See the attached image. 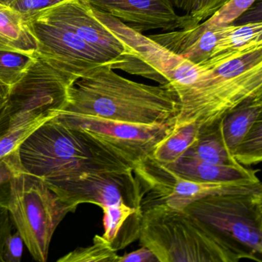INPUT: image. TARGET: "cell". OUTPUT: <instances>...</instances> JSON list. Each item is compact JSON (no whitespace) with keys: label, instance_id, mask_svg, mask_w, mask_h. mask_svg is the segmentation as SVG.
<instances>
[{"label":"cell","instance_id":"cell-1","mask_svg":"<svg viewBox=\"0 0 262 262\" xmlns=\"http://www.w3.org/2000/svg\"><path fill=\"white\" fill-rule=\"evenodd\" d=\"M180 102L170 83L149 86L131 81L112 65L86 71L71 87L63 110L134 124H165L177 120Z\"/></svg>","mask_w":262,"mask_h":262},{"label":"cell","instance_id":"cell-2","mask_svg":"<svg viewBox=\"0 0 262 262\" xmlns=\"http://www.w3.org/2000/svg\"><path fill=\"white\" fill-rule=\"evenodd\" d=\"M18 154L24 170L49 188L84 174L134 170L132 163L92 134L55 117L29 135Z\"/></svg>","mask_w":262,"mask_h":262},{"label":"cell","instance_id":"cell-3","mask_svg":"<svg viewBox=\"0 0 262 262\" xmlns=\"http://www.w3.org/2000/svg\"><path fill=\"white\" fill-rule=\"evenodd\" d=\"M256 192L210 195L185 209L203 223L231 262L262 261V225L255 206Z\"/></svg>","mask_w":262,"mask_h":262},{"label":"cell","instance_id":"cell-4","mask_svg":"<svg viewBox=\"0 0 262 262\" xmlns=\"http://www.w3.org/2000/svg\"><path fill=\"white\" fill-rule=\"evenodd\" d=\"M139 241L159 262H231L200 220L163 205L143 211Z\"/></svg>","mask_w":262,"mask_h":262},{"label":"cell","instance_id":"cell-5","mask_svg":"<svg viewBox=\"0 0 262 262\" xmlns=\"http://www.w3.org/2000/svg\"><path fill=\"white\" fill-rule=\"evenodd\" d=\"M9 216L35 261L46 262L57 227L73 208L60 199L44 181L26 171L9 182Z\"/></svg>","mask_w":262,"mask_h":262},{"label":"cell","instance_id":"cell-6","mask_svg":"<svg viewBox=\"0 0 262 262\" xmlns=\"http://www.w3.org/2000/svg\"><path fill=\"white\" fill-rule=\"evenodd\" d=\"M36 56L24 76L10 87L0 118V135L41 117H55L69 103L71 87L79 76Z\"/></svg>","mask_w":262,"mask_h":262},{"label":"cell","instance_id":"cell-7","mask_svg":"<svg viewBox=\"0 0 262 262\" xmlns=\"http://www.w3.org/2000/svg\"><path fill=\"white\" fill-rule=\"evenodd\" d=\"M92 9L95 16L132 50V59L124 65L121 70L154 80L161 85L170 83L177 93L209 76L211 69L206 65L195 64L118 18L93 6Z\"/></svg>","mask_w":262,"mask_h":262},{"label":"cell","instance_id":"cell-8","mask_svg":"<svg viewBox=\"0 0 262 262\" xmlns=\"http://www.w3.org/2000/svg\"><path fill=\"white\" fill-rule=\"evenodd\" d=\"M134 173L143 191L142 210L152 206H167L185 210L194 201L210 195L246 193L262 189V183H206L183 178L152 156L140 160Z\"/></svg>","mask_w":262,"mask_h":262},{"label":"cell","instance_id":"cell-9","mask_svg":"<svg viewBox=\"0 0 262 262\" xmlns=\"http://www.w3.org/2000/svg\"><path fill=\"white\" fill-rule=\"evenodd\" d=\"M37 43L36 55L58 69L81 77L86 71L117 63L41 11L25 17Z\"/></svg>","mask_w":262,"mask_h":262},{"label":"cell","instance_id":"cell-10","mask_svg":"<svg viewBox=\"0 0 262 262\" xmlns=\"http://www.w3.org/2000/svg\"><path fill=\"white\" fill-rule=\"evenodd\" d=\"M55 118L67 126L84 129L133 165L152 156L157 146L176 129L175 121L143 125L60 111Z\"/></svg>","mask_w":262,"mask_h":262},{"label":"cell","instance_id":"cell-11","mask_svg":"<svg viewBox=\"0 0 262 262\" xmlns=\"http://www.w3.org/2000/svg\"><path fill=\"white\" fill-rule=\"evenodd\" d=\"M262 89V63L248 72L220 84L186 89L178 94L180 110L176 127L195 123H213L244 102L252 100Z\"/></svg>","mask_w":262,"mask_h":262},{"label":"cell","instance_id":"cell-12","mask_svg":"<svg viewBox=\"0 0 262 262\" xmlns=\"http://www.w3.org/2000/svg\"><path fill=\"white\" fill-rule=\"evenodd\" d=\"M49 189L75 211L84 203L96 205L103 211L123 204L142 209L143 191L134 170L84 174Z\"/></svg>","mask_w":262,"mask_h":262},{"label":"cell","instance_id":"cell-13","mask_svg":"<svg viewBox=\"0 0 262 262\" xmlns=\"http://www.w3.org/2000/svg\"><path fill=\"white\" fill-rule=\"evenodd\" d=\"M41 11L115 60V69L132 59L130 48L95 16L88 0H64Z\"/></svg>","mask_w":262,"mask_h":262},{"label":"cell","instance_id":"cell-14","mask_svg":"<svg viewBox=\"0 0 262 262\" xmlns=\"http://www.w3.org/2000/svg\"><path fill=\"white\" fill-rule=\"evenodd\" d=\"M95 9L108 14L142 32L160 29L172 32L193 26L192 17L179 15L171 0H88Z\"/></svg>","mask_w":262,"mask_h":262},{"label":"cell","instance_id":"cell-15","mask_svg":"<svg viewBox=\"0 0 262 262\" xmlns=\"http://www.w3.org/2000/svg\"><path fill=\"white\" fill-rule=\"evenodd\" d=\"M183 178L206 183H260L256 171L243 165L228 166L202 161L183 155L172 164L166 165Z\"/></svg>","mask_w":262,"mask_h":262},{"label":"cell","instance_id":"cell-16","mask_svg":"<svg viewBox=\"0 0 262 262\" xmlns=\"http://www.w3.org/2000/svg\"><path fill=\"white\" fill-rule=\"evenodd\" d=\"M261 43L262 22L226 26L213 55L204 65L211 67L238 56Z\"/></svg>","mask_w":262,"mask_h":262},{"label":"cell","instance_id":"cell-17","mask_svg":"<svg viewBox=\"0 0 262 262\" xmlns=\"http://www.w3.org/2000/svg\"><path fill=\"white\" fill-rule=\"evenodd\" d=\"M220 123L221 118L213 123L200 126L196 142L183 155L216 164L241 165L226 147Z\"/></svg>","mask_w":262,"mask_h":262},{"label":"cell","instance_id":"cell-18","mask_svg":"<svg viewBox=\"0 0 262 262\" xmlns=\"http://www.w3.org/2000/svg\"><path fill=\"white\" fill-rule=\"evenodd\" d=\"M0 49L35 54L37 43L24 15L0 4Z\"/></svg>","mask_w":262,"mask_h":262},{"label":"cell","instance_id":"cell-19","mask_svg":"<svg viewBox=\"0 0 262 262\" xmlns=\"http://www.w3.org/2000/svg\"><path fill=\"white\" fill-rule=\"evenodd\" d=\"M262 105L246 101L226 112L221 118L222 135L229 152L234 155L250 130Z\"/></svg>","mask_w":262,"mask_h":262},{"label":"cell","instance_id":"cell-20","mask_svg":"<svg viewBox=\"0 0 262 262\" xmlns=\"http://www.w3.org/2000/svg\"><path fill=\"white\" fill-rule=\"evenodd\" d=\"M199 132L200 126L195 123L176 127L174 132L157 146L152 157L164 165L175 163L196 142Z\"/></svg>","mask_w":262,"mask_h":262},{"label":"cell","instance_id":"cell-21","mask_svg":"<svg viewBox=\"0 0 262 262\" xmlns=\"http://www.w3.org/2000/svg\"><path fill=\"white\" fill-rule=\"evenodd\" d=\"M36 58V53L0 49V82L10 87L13 86L24 76Z\"/></svg>","mask_w":262,"mask_h":262},{"label":"cell","instance_id":"cell-22","mask_svg":"<svg viewBox=\"0 0 262 262\" xmlns=\"http://www.w3.org/2000/svg\"><path fill=\"white\" fill-rule=\"evenodd\" d=\"M103 235H96L87 247H80L58 260V262H118L119 255Z\"/></svg>","mask_w":262,"mask_h":262},{"label":"cell","instance_id":"cell-23","mask_svg":"<svg viewBox=\"0 0 262 262\" xmlns=\"http://www.w3.org/2000/svg\"><path fill=\"white\" fill-rule=\"evenodd\" d=\"M234 157L244 166L262 163V106L250 130L234 153Z\"/></svg>","mask_w":262,"mask_h":262},{"label":"cell","instance_id":"cell-24","mask_svg":"<svg viewBox=\"0 0 262 262\" xmlns=\"http://www.w3.org/2000/svg\"><path fill=\"white\" fill-rule=\"evenodd\" d=\"M54 117H41L23 126L9 129L0 135V160L19 148L23 142L48 120Z\"/></svg>","mask_w":262,"mask_h":262},{"label":"cell","instance_id":"cell-25","mask_svg":"<svg viewBox=\"0 0 262 262\" xmlns=\"http://www.w3.org/2000/svg\"><path fill=\"white\" fill-rule=\"evenodd\" d=\"M255 0H229L215 14L204 22L212 26H225L232 24L246 12Z\"/></svg>","mask_w":262,"mask_h":262},{"label":"cell","instance_id":"cell-26","mask_svg":"<svg viewBox=\"0 0 262 262\" xmlns=\"http://www.w3.org/2000/svg\"><path fill=\"white\" fill-rule=\"evenodd\" d=\"M6 186L0 188V262H4L3 249L5 243L8 237L12 234V225L7 207L9 184L6 189H5Z\"/></svg>","mask_w":262,"mask_h":262},{"label":"cell","instance_id":"cell-27","mask_svg":"<svg viewBox=\"0 0 262 262\" xmlns=\"http://www.w3.org/2000/svg\"><path fill=\"white\" fill-rule=\"evenodd\" d=\"M24 171L20 160L18 149L0 160V188L9 184L17 174Z\"/></svg>","mask_w":262,"mask_h":262},{"label":"cell","instance_id":"cell-28","mask_svg":"<svg viewBox=\"0 0 262 262\" xmlns=\"http://www.w3.org/2000/svg\"><path fill=\"white\" fill-rule=\"evenodd\" d=\"M24 245V241L18 232L11 234L6 239L3 249L4 262L21 261Z\"/></svg>","mask_w":262,"mask_h":262},{"label":"cell","instance_id":"cell-29","mask_svg":"<svg viewBox=\"0 0 262 262\" xmlns=\"http://www.w3.org/2000/svg\"><path fill=\"white\" fill-rule=\"evenodd\" d=\"M62 1L64 0H15L10 7L21 12L26 17Z\"/></svg>","mask_w":262,"mask_h":262},{"label":"cell","instance_id":"cell-30","mask_svg":"<svg viewBox=\"0 0 262 262\" xmlns=\"http://www.w3.org/2000/svg\"><path fill=\"white\" fill-rule=\"evenodd\" d=\"M229 0H201L197 10L191 15L193 26L212 16Z\"/></svg>","mask_w":262,"mask_h":262},{"label":"cell","instance_id":"cell-31","mask_svg":"<svg viewBox=\"0 0 262 262\" xmlns=\"http://www.w3.org/2000/svg\"><path fill=\"white\" fill-rule=\"evenodd\" d=\"M118 262H159L154 252L148 248L141 246L138 250L119 257Z\"/></svg>","mask_w":262,"mask_h":262},{"label":"cell","instance_id":"cell-32","mask_svg":"<svg viewBox=\"0 0 262 262\" xmlns=\"http://www.w3.org/2000/svg\"><path fill=\"white\" fill-rule=\"evenodd\" d=\"M253 22H262V0H255L252 6L232 24L241 25Z\"/></svg>","mask_w":262,"mask_h":262},{"label":"cell","instance_id":"cell-33","mask_svg":"<svg viewBox=\"0 0 262 262\" xmlns=\"http://www.w3.org/2000/svg\"><path fill=\"white\" fill-rule=\"evenodd\" d=\"M177 9L183 11L185 14L192 15L198 9L201 0H171Z\"/></svg>","mask_w":262,"mask_h":262},{"label":"cell","instance_id":"cell-34","mask_svg":"<svg viewBox=\"0 0 262 262\" xmlns=\"http://www.w3.org/2000/svg\"><path fill=\"white\" fill-rule=\"evenodd\" d=\"M9 91H10V86L0 82V118L6 109V103H7L8 98H9Z\"/></svg>","mask_w":262,"mask_h":262},{"label":"cell","instance_id":"cell-35","mask_svg":"<svg viewBox=\"0 0 262 262\" xmlns=\"http://www.w3.org/2000/svg\"><path fill=\"white\" fill-rule=\"evenodd\" d=\"M255 203L256 206L257 212L262 225V189L255 192Z\"/></svg>","mask_w":262,"mask_h":262},{"label":"cell","instance_id":"cell-36","mask_svg":"<svg viewBox=\"0 0 262 262\" xmlns=\"http://www.w3.org/2000/svg\"><path fill=\"white\" fill-rule=\"evenodd\" d=\"M248 101H251L252 102V103L262 105V89L252 100H248Z\"/></svg>","mask_w":262,"mask_h":262},{"label":"cell","instance_id":"cell-37","mask_svg":"<svg viewBox=\"0 0 262 262\" xmlns=\"http://www.w3.org/2000/svg\"><path fill=\"white\" fill-rule=\"evenodd\" d=\"M15 0H0V4L5 5V6H11L13 4Z\"/></svg>","mask_w":262,"mask_h":262}]
</instances>
